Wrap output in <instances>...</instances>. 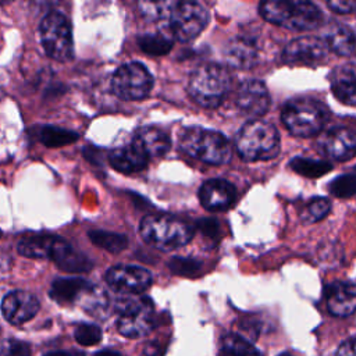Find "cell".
<instances>
[{"label": "cell", "mask_w": 356, "mask_h": 356, "mask_svg": "<svg viewBox=\"0 0 356 356\" xmlns=\"http://www.w3.org/2000/svg\"><path fill=\"white\" fill-rule=\"evenodd\" d=\"M328 46L317 36H300L291 40L284 51L282 61L289 65L314 67L327 60Z\"/></svg>", "instance_id": "cell-11"}, {"label": "cell", "mask_w": 356, "mask_h": 356, "mask_svg": "<svg viewBox=\"0 0 356 356\" xmlns=\"http://www.w3.org/2000/svg\"><path fill=\"white\" fill-rule=\"evenodd\" d=\"M328 113L323 103L310 97H299L288 102L281 113V120L286 129L302 138H307L318 134L325 121Z\"/></svg>", "instance_id": "cell-6"}, {"label": "cell", "mask_w": 356, "mask_h": 356, "mask_svg": "<svg viewBox=\"0 0 356 356\" xmlns=\"http://www.w3.org/2000/svg\"><path fill=\"white\" fill-rule=\"evenodd\" d=\"M147 160L149 159L145 157L132 145L117 147L108 156L111 167L122 174H132L143 170L147 165Z\"/></svg>", "instance_id": "cell-24"}, {"label": "cell", "mask_w": 356, "mask_h": 356, "mask_svg": "<svg viewBox=\"0 0 356 356\" xmlns=\"http://www.w3.org/2000/svg\"><path fill=\"white\" fill-rule=\"evenodd\" d=\"M142 239L159 250L182 248L193 238V229L185 221L167 214H147L139 224Z\"/></svg>", "instance_id": "cell-2"}, {"label": "cell", "mask_w": 356, "mask_h": 356, "mask_svg": "<svg viewBox=\"0 0 356 356\" xmlns=\"http://www.w3.org/2000/svg\"><path fill=\"white\" fill-rule=\"evenodd\" d=\"M259 11L266 21L291 31L316 29L323 19L320 8L303 0L263 1L259 6Z\"/></svg>", "instance_id": "cell-1"}, {"label": "cell", "mask_w": 356, "mask_h": 356, "mask_svg": "<svg viewBox=\"0 0 356 356\" xmlns=\"http://www.w3.org/2000/svg\"><path fill=\"white\" fill-rule=\"evenodd\" d=\"M235 102L239 110L245 114L260 117L266 114L270 107V95L261 81L246 79L236 89Z\"/></svg>", "instance_id": "cell-13"}, {"label": "cell", "mask_w": 356, "mask_h": 356, "mask_svg": "<svg viewBox=\"0 0 356 356\" xmlns=\"http://www.w3.org/2000/svg\"><path fill=\"white\" fill-rule=\"evenodd\" d=\"M95 356H125V355L118 350H114V349H103V350L96 352Z\"/></svg>", "instance_id": "cell-42"}, {"label": "cell", "mask_w": 356, "mask_h": 356, "mask_svg": "<svg viewBox=\"0 0 356 356\" xmlns=\"http://www.w3.org/2000/svg\"><path fill=\"white\" fill-rule=\"evenodd\" d=\"M0 236H1V231H0Z\"/></svg>", "instance_id": "cell-44"}, {"label": "cell", "mask_w": 356, "mask_h": 356, "mask_svg": "<svg viewBox=\"0 0 356 356\" xmlns=\"http://www.w3.org/2000/svg\"><path fill=\"white\" fill-rule=\"evenodd\" d=\"M58 239L53 234H26L18 241L17 249L25 257L50 259Z\"/></svg>", "instance_id": "cell-23"}, {"label": "cell", "mask_w": 356, "mask_h": 356, "mask_svg": "<svg viewBox=\"0 0 356 356\" xmlns=\"http://www.w3.org/2000/svg\"><path fill=\"white\" fill-rule=\"evenodd\" d=\"M168 268L174 274L184 275V277H192L200 271L202 263L192 257H172L168 261Z\"/></svg>", "instance_id": "cell-35"}, {"label": "cell", "mask_w": 356, "mask_h": 356, "mask_svg": "<svg viewBox=\"0 0 356 356\" xmlns=\"http://www.w3.org/2000/svg\"><path fill=\"white\" fill-rule=\"evenodd\" d=\"M83 298H86L85 309L88 310V313L102 316L108 309V298L107 293L102 291V288L93 286Z\"/></svg>", "instance_id": "cell-34"}, {"label": "cell", "mask_w": 356, "mask_h": 356, "mask_svg": "<svg viewBox=\"0 0 356 356\" xmlns=\"http://www.w3.org/2000/svg\"><path fill=\"white\" fill-rule=\"evenodd\" d=\"M7 356H31V349L25 342H13Z\"/></svg>", "instance_id": "cell-39"}, {"label": "cell", "mask_w": 356, "mask_h": 356, "mask_svg": "<svg viewBox=\"0 0 356 356\" xmlns=\"http://www.w3.org/2000/svg\"><path fill=\"white\" fill-rule=\"evenodd\" d=\"M153 88V76L149 70L138 61L122 64L111 78L114 95L122 100L145 99Z\"/></svg>", "instance_id": "cell-8"}, {"label": "cell", "mask_w": 356, "mask_h": 356, "mask_svg": "<svg viewBox=\"0 0 356 356\" xmlns=\"http://www.w3.org/2000/svg\"><path fill=\"white\" fill-rule=\"evenodd\" d=\"M39 33L42 46L49 57L57 61H68L72 58V29L68 18L63 13H47L40 22Z\"/></svg>", "instance_id": "cell-7"}, {"label": "cell", "mask_w": 356, "mask_h": 356, "mask_svg": "<svg viewBox=\"0 0 356 356\" xmlns=\"http://www.w3.org/2000/svg\"><path fill=\"white\" fill-rule=\"evenodd\" d=\"M328 49H331L338 56L349 57L355 53V33L348 25H335L328 32L325 40Z\"/></svg>", "instance_id": "cell-25"}, {"label": "cell", "mask_w": 356, "mask_h": 356, "mask_svg": "<svg viewBox=\"0 0 356 356\" xmlns=\"http://www.w3.org/2000/svg\"><path fill=\"white\" fill-rule=\"evenodd\" d=\"M318 149L337 161H345L353 157L356 149V138L353 131L348 128H332L318 138Z\"/></svg>", "instance_id": "cell-15"}, {"label": "cell", "mask_w": 356, "mask_h": 356, "mask_svg": "<svg viewBox=\"0 0 356 356\" xmlns=\"http://www.w3.org/2000/svg\"><path fill=\"white\" fill-rule=\"evenodd\" d=\"M199 200L207 210H225L235 200V188L227 179L211 178L199 188Z\"/></svg>", "instance_id": "cell-16"}, {"label": "cell", "mask_w": 356, "mask_h": 356, "mask_svg": "<svg viewBox=\"0 0 356 356\" xmlns=\"http://www.w3.org/2000/svg\"><path fill=\"white\" fill-rule=\"evenodd\" d=\"M327 6L334 10L335 13H339V14H350L353 13L356 4L353 1H349V0H345V1H328Z\"/></svg>", "instance_id": "cell-38"}, {"label": "cell", "mask_w": 356, "mask_h": 356, "mask_svg": "<svg viewBox=\"0 0 356 356\" xmlns=\"http://www.w3.org/2000/svg\"><path fill=\"white\" fill-rule=\"evenodd\" d=\"M331 209V203L328 199L317 196L310 199L307 203H305L299 211V217L303 222L310 224L323 220Z\"/></svg>", "instance_id": "cell-31"}, {"label": "cell", "mask_w": 356, "mask_h": 356, "mask_svg": "<svg viewBox=\"0 0 356 356\" xmlns=\"http://www.w3.org/2000/svg\"><path fill=\"white\" fill-rule=\"evenodd\" d=\"M106 282L117 292L140 293L152 284V274L139 266L118 264L106 273Z\"/></svg>", "instance_id": "cell-12"}, {"label": "cell", "mask_w": 356, "mask_h": 356, "mask_svg": "<svg viewBox=\"0 0 356 356\" xmlns=\"http://www.w3.org/2000/svg\"><path fill=\"white\" fill-rule=\"evenodd\" d=\"M88 236L93 245H96L97 248H102L110 253H120L128 246V238L125 235L117 234V232L93 229V231H89Z\"/></svg>", "instance_id": "cell-27"}, {"label": "cell", "mask_w": 356, "mask_h": 356, "mask_svg": "<svg viewBox=\"0 0 356 356\" xmlns=\"http://www.w3.org/2000/svg\"><path fill=\"white\" fill-rule=\"evenodd\" d=\"M289 167L296 171L298 174L307 177V178H318L328 171H331L332 165L328 161L324 160H316V159H307V157H293L289 161Z\"/></svg>", "instance_id": "cell-29"}, {"label": "cell", "mask_w": 356, "mask_h": 356, "mask_svg": "<svg viewBox=\"0 0 356 356\" xmlns=\"http://www.w3.org/2000/svg\"><path fill=\"white\" fill-rule=\"evenodd\" d=\"M337 356H355V338L350 337L341 343L337 350Z\"/></svg>", "instance_id": "cell-40"}, {"label": "cell", "mask_w": 356, "mask_h": 356, "mask_svg": "<svg viewBox=\"0 0 356 356\" xmlns=\"http://www.w3.org/2000/svg\"><path fill=\"white\" fill-rule=\"evenodd\" d=\"M43 356H85V355L79 350L70 349V350H51V352H47Z\"/></svg>", "instance_id": "cell-41"}, {"label": "cell", "mask_w": 356, "mask_h": 356, "mask_svg": "<svg viewBox=\"0 0 356 356\" xmlns=\"http://www.w3.org/2000/svg\"><path fill=\"white\" fill-rule=\"evenodd\" d=\"M278 356H292V355H289V353H281V355H278Z\"/></svg>", "instance_id": "cell-43"}, {"label": "cell", "mask_w": 356, "mask_h": 356, "mask_svg": "<svg viewBox=\"0 0 356 356\" xmlns=\"http://www.w3.org/2000/svg\"><path fill=\"white\" fill-rule=\"evenodd\" d=\"M50 259L57 264L58 268L67 273H86L93 266L92 261L83 253L75 250L63 238H60L56 243Z\"/></svg>", "instance_id": "cell-21"}, {"label": "cell", "mask_w": 356, "mask_h": 356, "mask_svg": "<svg viewBox=\"0 0 356 356\" xmlns=\"http://www.w3.org/2000/svg\"><path fill=\"white\" fill-rule=\"evenodd\" d=\"M139 47L149 56H164L172 47V40L164 33H145L138 38Z\"/></svg>", "instance_id": "cell-30"}, {"label": "cell", "mask_w": 356, "mask_h": 356, "mask_svg": "<svg viewBox=\"0 0 356 356\" xmlns=\"http://www.w3.org/2000/svg\"><path fill=\"white\" fill-rule=\"evenodd\" d=\"M235 149L245 161L270 160L280 152V136L273 124L253 120L236 134Z\"/></svg>", "instance_id": "cell-5"}, {"label": "cell", "mask_w": 356, "mask_h": 356, "mask_svg": "<svg viewBox=\"0 0 356 356\" xmlns=\"http://www.w3.org/2000/svg\"><path fill=\"white\" fill-rule=\"evenodd\" d=\"M225 60L234 68H252L259 58V46L254 38L239 35L225 47Z\"/></svg>", "instance_id": "cell-18"}, {"label": "cell", "mask_w": 356, "mask_h": 356, "mask_svg": "<svg viewBox=\"0 0 356 356\" xmlns=\"http://www.w3.org/2000/svg\"><path fill=\"white\" fill-rule=\"evenodd\" d=\"M182 152L207 164H225L232 157L229 140L220 132L200 127L185 128L179 135Z\"/></svg>", "instance_id": "cell-4"}, {"label": "cell", "mask_w": 356, "mask_h": 356, "mask_svg": "<svg viewBox=\"0 0 356 356\" xmlns=\"http://www.w3.org/2000/svg\"><path fill=\"white\" fill-rule=\"evenodd\" d=\"M199 229L202 231L203 235L206 236H218L220 231H218V222L216 220H211V218H203L199 221Z\"/></svg>", "instance_id": "cell-37"}, {"label": "cell", "mask_w": 356, "mask_h": 356, "mask_svg": "<svg viewBox=\"0 0 356 356\" xmlns=\"http://www.w3.org/2000/svg\"><path fill=\"white\" fill-rule=\"evenodd\" d=\"M224 356H263L261 352L246 338L238 334H228L221 341Z\"/></svg>", "instance_id": "cell-28"}, {"label": "cell", "mask_w": 356, "mask_h": 356, "mask_svg": "<svg viewBox=\"0 0 356 356\" xmlns=\"http://www.w3.org/2000/svg\"><path fill=\"white\" fill-rule=\"evenodd\" d=\"M93 285L78 277H70V278H57L53 281L50 288V296L53 300H56L60 305H71L76 302L78 299L83 298Z\"/></svg>", "instance_id": "cell-22"}, {"label": "cell", "mask_w": 356, "mask_h": 356, "mask_svg": "<svg viewBox=\"0 0 356 356\" xmlns=\"http://www.w3.org/2000/svg\"><path fill=\"white\" fill-rule=\"evenodd\" d=\"M154 325V307L149 298L127 299L120 306L118 332L127 338L147 335Z\"/></svg>", "instance_id": "cell-9"}, {"label": "cell", "mask_w": 356, "mask_h": 356, "mask_svg": "<svg viewBox=\"0 0 356 356\" xmlns=\"http://www.w3.org/2000/svg\"><path fill=\"white\" fill-rule=\"evenodd\" d=\"M170 145L168 135L156 127H142L132 138V146L147 159L163 156L170 149Z\"/></svg>", "instance_id": "cell-19"}, {"label": "cell", "mask_w": 356, "mask_h": 356, "mask_svg": "<svg viewBox=\"0 0 356 356\" xmlns=\"http://www.w3.org/2000/svg\"><path fill=\"white\" fill-rule=\"evenodd\" d=\"M175 3L177 1H172V0L140 1V3H138V7L143 17L153 19V21H160V19H167L170 17Z\"/></svg>", "instance_id": "cell-32"}, {"label": "cell", "mask_w": 356, "mask_h": 356, "mask_svg": "<svg viewBox=\"0 0 356 356\" xmlns=\"http://www.w3.org/2000/svg\"><path fill=\"white\" fill-rule=\"evenodd\" d=\"M332 95L348 106H355L356 100V74L353 63L339 65L330 74Z\"/></svg>", "instance_id": "cell-20"}, {"label": "cell", "mask_w": 356, "mask_h": 356, "mask_svg": "<svg viewBox=\"0 0 356 356\" xmlns=\"http://www.w3.org/2000/svg\"><path fill=\"white\" fill-rule=\"evenodd\" d=\"M168 19L171 33L181 42H189L207 26L209 13L200 3L177 1Z\"/></svg>", "instance_id": "cell-10"}, {"label": "cell", "mask_w": 356, "mask_h": 356, "mask_svg": "<svg viewBox=\"0 0 356 356\" xmlns=\"http://www.w3.org/2000/svg\"><path fill=\"white\" fill-rule=\"evenodd\" d=\"M328 188H330V192L337 197H341V199L352 197L356 192V177L353 172L339 175L330 182Z\"/></svg>", "instance_id": "cell-33"}, {"label": "cell", "mask_w": 356, "mask_h": 356, "mask_svg": "<svg viewBox=\"0 0 356 356\" xmlns=\"http://www.w3.org/2000/svg\"><path fill=\"white\" fill-rule=\"evenodd\" d=\"M327 309L337 317H348L355 312L356 289L350 281H335L325 288Z\"/></svg>", "instance_id": "cell-17"}, {"label": "cell", "mask_w": 356, "mask_h": 356, "mask_svg": "<svg viewBox=\"0 0 356 356\" xmlns=\"http://www.w3.org/2000/svg\"><path fill=\"white\" fill-rule=\"evenodd\" d=\"M38 298L26 291H13L7 293L1 300V313L4 318L19 325L29 321L39 312Z\"/></svg>", "instance_id": "cell-14"}, {"label": "cell", "mask_w": 356, "mask_h": 356, "mask_svg": "<svg viewBox=\"0 0 356 356\" xmlns=\"http://www.w3.org/2000/svg\"><path fill=\"white\" fill-rule=\"evenodd\" d=\"M232 85V76L227 67L203 64L189 76V96L202 107L214 108L222 103Z\"/></svg>", "instance_id": "cell-3"}, {"label": "cell", "mask_w": 356, "mask_h": 356, "mask_svg": "<svg viewBox=\"0 0 356 356\" xmlns=\"http://www.w3.org/2000/svg\"><path fill=\"white\" fill-rule=\"evenodd\" d=\"M38 139L47 147H60L78 140L79 135L74 131L54 125H42L38 128Z\"/></svg>", "instance_id": "cell-26"}, {"label": "cell", "mask_w": 356, "mask_h": 356, "mask_svg": "<svg viewBox=\"0 0 356 356\" xmlns=\"http://www.w3.org/2000/svg\"><path fill=\"white\" fill-rule=\"evenodd\" d=\"M74 337L78 343L83 346H93L100 342L102 339V330L96 324H89V323H82L79 324L75 331Z\"/></svg>", "instance_id": "cell-36"}]
</instances>
